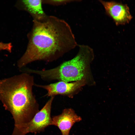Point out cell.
<instances>
[{
  "instance_id": "cell-1",
  "label": "cell",
  "mask_w": 135,
  "mask_h": 135,
  "mask_svg": "<svg viewBox=\"0 0 135 135\" xmlns=\"http://www.w3.org/2000/svg\"><path fill=\"white\" fill-rule=\"evenodd\" d=\"M27 36L26 49L18 63L19 68L36 61L55 60L78 45L69 24L53 16L41 21L33 20Z\"/></svg>"
},
{
  "instance_id": "cell-9",
  "label": "cell",
  "mask_w": 135,
  "mask_h": 135,
  "mask_svg": "<svg viewBox=\"0 0 135 135\" xmlns=\"http://www.w3.org/2000/svg\"><path fill=\"white\" fill-rule=\"evenodd\" d=\"M81 1V0H42L43 4L55 6L64 5L71 2Z\"/></svg>"
},
{
  "instance_id": "cell-8",
  "label": "cell",
  "mask_w": 135,
  "mask_h": 135,
  "mask_svg": "<svg viewBox=\"0 0 135 135\" xmlns=\"http://www.w3.org/2000/svg\"><path fill=\"white\" fill-rule=\"evenodd\" d=\"M42 0H20L17 1L16 6L18 10L26 11L33 20L41 21L47 16L42 7Z\"/></svg>"
},
{
  "instance_id": "cell-7",
  "label": "cell",
  "mask_w": 135,
  "mask_h": 135,
  "mask_svg": "<svg viewBox=\"0 0 135 135\" xmlns=\"http://www.w3.org/2000/svg\"><path fill=\"white\" fill-rule=\"evenodd\" d=\"M82 120V118L72 108L64 110L62 113L52 118L51 125L57 126L62 135H69L70 130L75 123Z\"/></svg>"
},
{
  "instance_id": "cell-2",
  "label": "cell",
  "mask_w": 135,
  "mask_h": 135,
  "mask_svg": "<svg viewBox=\"0 0 135 135\" xmlns=\"http://www.w3.org/2000/svg\"><path fill=\"white\" fill-rule=\"evenodd\" d=\"M32 76L24 73L0 81V100L14 118V127L30 121L39 111Z\"/></svg>"
},
{
  "instance_id": "cell-10",
  "label": "cell",
  "mask_w": 135,
  "mask_h": 135,
  "mask_svg": "<svg viewBox=\"0 0 135 135\" xmlns=\"http://www.w3.org/2000/svg\"><path fill=\"white\" fill-rule=\"evenodd\" d=\"M12 46L11 43H5L0 42V51L6 50L8 52H11Z\"/></svg>"
},
{
  "instance_id": "cell-3",
  "label": "cell",
  "mask_w": 135,
  "mask_h": 135,
  "mask_svg": "<svg viewBox=\"0 0 135 135\" xmlns=\"http://www.w3.org/2000/svg\"><path fill=\"white\" fill-rule=\"evenodd\" d=\"M79 48L75 57L56 67L48 70L30 69V72L38 74L47 80H58L70 82L85 80L90 62L94 58V52L93 49L87 45H79Z\"/></svg>"
},
{
  "instance_id": "cell-5",
  "label": "cell",
  "mask_w": 135,
  "mask_h": 135,
  "mask_svg": "<svg viewBox=\"0 0 135 135\" xmlns=\"http://www.w3.org/2000/svg\"><path fill=\"white\" fill-rule=\"evenodd\" d=\"M107 14L112 18L117 26L129 23L132 18L129 7L126 4L114 1L99 0Z\"/></svg>"
},
{
  "instance_id": "cell-4",
  "label": "cell",
  "mask_w": 135,
  "mask_h": 135,
  "mask_svg": "<svg viewBox=\"0 0 135 135\" xmlns=\"http://www.w3.org/2000/svg\"><path fill=\"white\" fill-rule=\"evenodd\" d=\"M42 108L28 122L14 127L12 135H26L29 133L36 134L43 132L51 125L50 114L54 96L50 97Z\"/></svg>"
},
{
  "instance_id": "cell-6",
  "label": "cell",
  "mask_w": 135,
  "mask_h": 135,
  "mask_svg": "<svg viewBox=\"0 0 135 135\" xmlns=\"http://www.w3.org/2000/svg\"><path fill=\"white\" fill-rule=\"evenodd\" d=\"M85 82V80H83L71 82L59 81L47 85L36 84V86L46 90L47 92L46 95L47 96L51 97L58 95L69 96L83 86Z\"/></svg>"
}]
</instances>
